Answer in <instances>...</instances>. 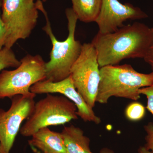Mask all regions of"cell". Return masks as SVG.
<instances>
[{"label": "cell", "instance_id": "21", "mask_svg": "<svg viewBox=\"0 0 153 153\" xmlns=\"http://www.w3.org/2000/svg\"><path fill=\"white\" fill-rule=\"evenodd\" d=\"M100 153H114L110 149L108 148H104L102 149L100 151Z\"/></svg>", "mask_w": 153, "mask_h": 153}, {"label": "cell", "instance_id": "3", "mask_svg": "<svg viewBox=\"0 0 153 153\" xmlns=\"http://www.w3.org/2000/svg\"><path fill=\"white\" fill-rule=\"evenodd\" d=\"M38 10L42 11L46 18V25L43 29L49 36L52 45L50 60L46 63V79L58 82L69 76L71 67L81 53L82 44L75 38L78 19L72 8L66 9L68 36L65 41H60L56 39L52 32L47 13L41 1L38 3Z\"/></svg>", "mask_w": 153, "mask_h": 153}, {"label": "cell", "instance_id": "5", "mask_svg": "<svg viewBox=\"0 0 153 153\" xmlns=\"http://www.w3.org/2000/svg\"><path fill=\"white\" fill-rule=\"evenodd\" d=\"M19 67L0 73V99L17 95H31V86L46 79V63L39 55L28 54L21 60Z\"/></svg>", "mask_w": 153, "mask_h": 153}, {"label": "cell", "instance_id": "1", "mask_svg": "<svg viewBox=\"0 0 153 153\" xmlns=\"http://www.w3.org/2000/svg\"><path fill=\"white\" fill-rule=\"evenodd\" d=\"M152 28L136 22L124 25L114 33H98L91 41L100 67L117 65L124 59L144 58L152 42Z\"/></svg>", "mask_w": 153, "mask_h": 153}, {"label": "cell", "instance_id": "18", "mask_svg": "<svg viewBox=\"0 0 153 153\" xmlns=\"http://www.w3.org/2000/svg\"><path fill=\"white\" fill-rule=\"evenodd\" d=\"M2 0H0V50L4 47L5 43L6 31L5 27L1 16V8Z\"/></svg>", "mask_w": 153, "mask_h": 153}, {"label": "cell", "instance_id": "9", "mask_svg": "<svg viewBox=\"0 0 153 153\" xmlns=\"http://www.w3.org/2000/svg\"><path fill=\"white\" fill-rule=\"evenodd\" d=\"M149 17L140 8L130 3L122 4L118 0H102L100 13L95 21L98 33L108 34L115 32L128 20L145 19Z\"/></svg>", "mask_w": 153, "mask_h": 153}, {"label": "cell", "instance_id": "20", "mask_svg": "<svg viewBox=\"0 0 153 153\" xmlns=\"http://www.w3.org/2000/svg\"><path fill=\"white\" fill-rule=\"evenodd\" d=\"M138 152V153H152L150 151L148 150L145 146L140 147Z\"/></svg>", "mask_w": 153, "mask_h": 153}, {"label": "cell", "instance_id": "6", "mask_svg": "<svg viewBox=\"0 0 153 153\" xmlns=\"http://www.w3.org/2000/svg\"><path fill=\"white\" fill-rule=\"evenodd\" d=\"M1 9L6 31L4 47L11 48L19 39L29 38L37 25L38 1L2 0Z\"/></svg>", "mask_w": 153, "mask_h": 153}, {"label": "cell", "instance_id": "22", "mask_svg": "<svg viewBox=\"0 0 153 153\" xmlns=\"http://www.w3.org/2000/svg\"><path fill=\"white\" fill-rule=\"evenodd\" d=\"M0 153H2V149L1 145L0 143Z\"/></svg>", "mask_w": 153, "mask_h": 153}, {"label": "cell", "instance_id": "11", "mask_svg": "<svg viewBox=\"0 0 153 153\" xmlns=\"http://www.w3.org/2000/svg\"><path fill=\"white\" fill-rule=\"evenodd\" d=\"M28 143L41 153H67L61 132L53 131L48 127L38 130Z\"/></svg>", "mask_w": 153, "mask_h": 153}, {"label": "cell", "instance_id": "12", "mask_svg": "<svg viewBox=\"0 0 153 153\" xmlns=\"http://www.w3.org/2000/svg\"><path fill=\"white\" fill-rule=\"evenodd\" d=\"M61 133L67 153H94L91 151L90 140L82 129L71 125L64 126Z\"/></svg>", "mask_w": 153, "mask_h": 153}, {"label": "cell", "instance_id": "2", "mask_svg": "<svg viewBox=\"0 0 153 153\" xmlns=\"http://www.w3.org/2000/svg\"><path fill=\"white\" fill-rule=\"evenodd\" d=\"M153 84V71L140 73L128 64L102 66L96 101L106 104L112 97L137 101L140 97V89Z\"/></svg>", "mask_w": 153, "mask_h": 153}, {"label": "cell", "instance_id": "7", "mask_svg": "<svg viewBox=\"0 0 153 153\" xmlns=\"http://www.w3.org/2000/svg\"><path fill=\"white\" fill-rule=\"evenodd\" d=\"M70 76L76 90L93 108L100 82V68L96 50L91 43L82 44L81 53L71 67Z\"/></svg>", "mask_w": 153, "mask_h": 153}, {"label": "cell", "instance_id": "23", "mask_svg": "<svg viewBox=\"0 0 153 153\" xmlns=\"http://www.w3.org/2000/svg\"><path fill=\"white\" fill-rule=\"evenodd\" d=\"M42 1H43L45 2L46 1H47V0H42Z\"/></svg>", "mask_w": 153, "mask_h": 153}, {"label": "cell", "instance_id": "19", "mask_svg": "<svg viewBox=\"0 0 153 153\" xmlns=\"http://www.w3.org/2000/svg\"><path fill=\"white\" fill-rule=\"evenodd\" d=\"M152 28L153 33V27ZM143 59H144L145 62L151 66L152 70L153 71V38L152 44L148 49L147 52Z\"/></svg>", "mask_w": 153, "mask_h": 153}, {"label": "cell", "instance_id": "15", "mask_svg": "<svg viewBox=\"0 0 153 153\" xmlns=\"http://www.w3.org/2000/svg\"><path fill=\"white\" fill-rule=\"evenodd\" d=\"M146 108L143 105L138 102H134L128 105L125 110L126 118L131 121H138L144 117Z\"/></svg>", "mask_w": 153, "mask_h": 153}, {"label": "cell", "instance_id": "14", "mask_svg": "<svg viewBox=\"0 0 153 153\" xmlns=\"http://www.w3.org/2000/svg\"><path fill=\"white\" fill-rule=\"evenodd\" d=\"M21 63L11 48L4 47L0 50V71L10 67L17 68Z\"/></svg>", "mask_w": 153, "mask_h": 153}, {"label": "cell", "instance_id": "4", "mask_svg": "<svg viewBox=\"0 0 153 153\" xmlns=\"http://www.w3.org/2000/svg\"><path fill=\"white\" fill-rule=\"evenodd\" d=\"M78 118L76 105L70 100L63 95L47 94L36 102L33 112L20 129V133L23 137H31L40 129L65 125Z\"/></svg>", "mask_w": 153, "mask_h": 153}, {"label": "cell", "instance_id": "16", "mask_svg": "<svg viewBox=\"0 0 153 153\" xmlns=\"http://www.w3.org/2000/svg\"><path fill=\"white\" fill-rule=\"evenodd\" d=\"M140 94L146 96L147 99V109L153 116V84L150 86L143 87L139 90Z\"/></svg>", "mask_w": 153, "mask_h": 153}, {"label": "cell", "instance_id": "10", "mask_svg": "<svg viewBox=\"0 0 153 153\" xmlns=\"http://www.w3.org/2000/svg\"><path fill=\"white\" fill-rule=\"evenodd\" d=\"M30 91L36 95L42 94H60L75 105L77 115L84 121L94 123L96 124L101 123V119L95 114L93 108L87 104L76 90L70 75L58 82H52L47 79L39 81L31 86Z\"/></svg>", "mask_w": 153, "mask_h": 153}, {"label": "cell", "instance_id": "17", "mask_svg": "<svg viewBox=\"0 0 153 153\" xmlns=\"http://www.w3.org/2000/svg\"><path fill=\"white\" fill-rule=\"evenodd\" d=\"M146 132L145 137L146 144L145 146L153 153V123H149L144 126Z\"/></svg>", "mask_w": 153, "mask_h": 153}, {"label": "cell", "instance_id": "8", "mask_svg": "<svg viewBox=\"0 0 153 153\" xmlns=\"http://www.w3.org/2000/svg\"><path fill=\"white\" fill-rule=\"evenodd\" d=\"M36 94L17 95L12 97L7 111L0 108V143L2 153H10L24 121L32 114Z\"/></svg>", "mask_w": 153, "mask_h": 153}, {"label": "cell", "instance_id": "13", "mask_svg": "<svg viewBox=\"0 0 153 153\" xmlns=\"http://www.w3.org/2000/svg\"><path fill=\"white\" fill-rule=\"evenodd\" d=\"M77 19L88 23L95 22L101 10L102 0H71Z\"/></svg>", "mask_w": 153, "mask_h": 153}]
</instances>
